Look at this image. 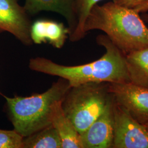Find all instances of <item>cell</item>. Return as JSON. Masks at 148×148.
<instances>
[{"label":"cell","mask_w":148,"mask_h":148,"mask_svg":"<svg viewBox=\"0 0 148 148\" xmlns=\"http://www.w3.org/2000/svg\"><path fill=\"white\" fill-rule=\"evenodd\" d=\"M96 41L106 49L99 59L89 63L66 66L43 57L30 59L32 71L58 76L69 82L71 86L88 82L118 83L130 82L125 62V54L105 35H99Z\"/></svg>","instance_id":"6da1fadb"},{"label":"cell","mask_w":148,"mask_h":148,"mask_svg":"<svg viewBox=\"0 0 148 148\" xmlns=\"http://www.w3.org/2000/svg\"><path fill=\"white\" fill-rule=\"evenodd\" d=\"M94 30L104 32L125 54L148 47V25L140 14L113 1L92 8L84 30L86 35Z\"/></svg>","instance_id":"7a4b0ae2"},{"label":"cell","mask_w":148,"mask_h":148,"mask_svg":"<svg viewBox=\"0 0 148 148\" xmlns=\"http://www.w3.org/2000/svg\"><path fill=\"white\" fill-rule=\"evenodd\" d=\"M70 86L67 80L59 77L42 93L28 97L3 95L7 114L14 129L26 137L51 125L52 106L63 101Z\"/></svg>","instance_id":"3957f363"},{"label":"cell","mask_w":148,"mask_h":148,"mask_svg":"<svg viewBox=\"0 0 148 148\" xmlns=\"http://www.w3.org/2000/svg\"><path fill=\"white\" fill-rule=\"evenodd\" d=\"M112 98L109 82H88L70 86L62 107L81 134L100 116Z\"/></svg>","instance_id":"277c9868"},{"label":"cell","mask_w":148,"mask_h":148,"mask_svg":"<svg viewBox=\"0 0 148 148\" xmlns=\"http://www.w3.org/2000/svg\"><path fill=\"white\" fill-rule=\"evenodd\" d=\"M113 112L112 148H148V130L146 126L135 120L114 98Z\"/></svg>","instance_id":"5b68a950"},{"label":"cell","mask_w":148,"mask_h":148,"mask_svg":"<svg viewBox=\"0 0 148 148\" xmlns=\"http://www.w3.org/2000/svg\"><path fill=\"white\" fill-rule=\"evenodd\" d=\"M114 100L139 123L148 122V87L131 82L109 83Z\"/></svg>","instance_id":"8992f818"},{"label":"cell","mask_w":148,"mask_h":148,"mask_svg":"<svg viewBox=\"0 0 148 148\" xmlns=\"http://www.w3.org/2000/svg\"><path fill=\"white\" fill-rule=\"evenodd\" d=\"M19 0H0V32H7L25 46L33 43L30 37V16Z\"/></svg>","instance_id":"52a82bcc"},{"label":"cell","mask_w":148,"mask_h":148,"mask_svg":"<svg viewBox=\"0 0 148 148\" xmlns=\"http://www.w3.org/2000/svg\"><path fill=\"white\" fill-rule=\"evenodd\" d=\"M114 97L105 110L86 131L81 139L83 148H112L114 137Z\"/></svg>","instance_id":"ba28073f"},{"label":"cell","mask_w":148,"mask_h":148,"mask_svg":"<svg viewBox=\"0 0 148 148\" xmlns=\"http://www.w3.org/2000/svg\"><path fill=\"white\" fill-rule=\"evenodd\" d=\"M68 27L63 23L47 19H40L32 23L30 37L34 44L48 43L53 47L60 49L69 38Z\"/></svg>","instance_id":"9c48e42d"},{"label":"cell","mask_w":148,"mask_h":148,"mask_svg":"<svg viewBox=\"0 0 148 148\" xmlns=\"http://www.w3.org/2000/svg\"><path fill=\"white\" fill-rule=\"evenodd\" d=\"M23 6L30 16L41 11L54 12L63 16L68 24L69 36L77 27L75 0H25Z\"/></svg>","instance_id":"30bf717a"},{"label":"cell","mask_w":148,"mask_h":148,"mask_svg":"<svg viewBox=\"0 0 148 148\" xmlns=\"http://www.w3.org/2000/svg\"><path fill=\"white\" fill-rule=\"evenodd\" d=\"M62 101H57L52 106L51 124L58 133L62 148H83L80 134L65 114L62 107Z\"/></svg>","instance_id":"8fae6325"},{"label":"cell","mask_w":148,"mask_h":148,"mask_svg":"<svg viewBox=\"0 0 148 148\" xmlns=\"http://www.w3.org/2000/svg\"><path fill=\"white\" fill-rule=\"evenodd\" d=\"M125 62L130 82L148 87V47L125 54Z\"/></svg>","instance_id":"7c38bea8"},{"label":"cell","mask_w":148,"mask_h":148,"mask_svg":"<svg viewBox=\"0 0 148 148\" xmlns=\"http://www.w3.org/2000/svg\"><path fill=\"white\" fill-rule=\"evenodd\" d=\"M23 148H62L58 133L52 125L24 137Z\"/></svg>","instance_id":"4fadbf2b"},{"label":"cell","mask_w":148,"mask_h":148,"mask_svg":"<svg viewBox=\"0 0 148 148\" xmlns=\"http://www.w3.org/2000/svg\"><path fill=\"white\" fill-rule=\"evenodd\" d=\"M102 0H75V12L77 24L74 32L69 36L71 42H77L86 35L84 32V25L90 10Z\"/></svg>","instance_id":"5bb4252c"},{"label":"cell","mask_w":148,"mask_h":148,"mask_svg":"<svg viewBox=\"0 0 148 148\" xmlns=\"http://www.w3.org/2000/svg\"><path fill=\"white\" fill-rule=\"evenodd\" d=\"M24 137L14 129H0V148H23Z\"/></svg>","instance_id":"9a60e30c"},{"label":"cell","mask_w":148,"mask_h":148,"mask_svg":"<svg viewBox=\"0 0 148 148\" xmlns=\"http://www.w3.org/2000/svg\"><path fill=\"white\" fill-rule=\"evenodd\" d=\"M146 0H112L117 5L129 8H134L135 7Z\"/></svg>","instance_id":"2e32d148"},{"label":"cell","mask_w":148,"mask_h":148,"mask_svg":"<svg viewBox=\"0 0 148 148\" xmlns=\"http://www.w3.org/2000/svg\"><path fill=\"white\" fill-rule=\"evenodd\" d=\"M139 14L148 12V0H146L139 4L133 8Z\"/></svg>","instance_id":"e0dca14e"},{"label":"cell","mask_w":148,"mask_h":148,"mask_svg":"<svg viewBox=\"0 0 148 148\" xmlns=\"http://www.w3.org/2000/svg\"><path fill=\"white\" fill-rule=\"evenodd\" d=\"M140 16L143 21H144V23L147 24V25H148V13H147V12L142 13Z\"/></svg>","instance_id":"ac0fdd59"},{"label":"cell","mask_w":148,"mask_h":148,"mask_svg":"<svg viewBox=\"0 0 148 148\" xmlns=\"http://www.w3.org/2000/svg\"><path fill=\"white\" fill-rule=\"evenodd\" d=\"M145 125L146 126V127H147V128H148V122H147V123H145Z\"/></svg>","instance_id":"d6986e66"}]
</instances>
